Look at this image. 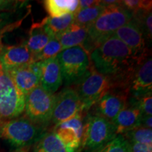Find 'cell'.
<instances>
[{"label":"cell","mask_w":152,"mask_h":152,"mask_svg":"<svg viewBox=\"0 0 152 152\" xmlns=\"http://www.w3.org/2000/svg\"><path fill=\"white\" fill-rule=\"evenodd\" d=\"M77 85L75 91L80 99L83 111L91 109L104 94L113 88L111 80L98 73L92 65Z\"/></svg>","instance_id":"obj_7"},{"label":"cell","mask_w":152,"mask_h":152,"mask_svg":"<svg viewBox=\"0 0 152 152\" xmlns=\"http://www.w3.org/2000/svg\"><path fill=\"white\" fill-rule=\"evenodd\" d=\"M44 20V27L47 33L52 38H56L74 23V14L52 18L47 17Z\"/></svg>","instance_id":"obj_21"},{"label":"cell","mask_w":152,"mask_h":152,"mask_svg":"<svg viewBox=\"0 0 152 152\" xmlns=\"http://www.w3.org/2000/svg\"><path fill=\"white\" fill-rule=\"evenodd\" d=\"M9 18L5 14H0V33L7 26V21Z\"/></svg>","instance_id":"obj_32"},{"label":"cell","mask_w":152,"mask_h":152,"mask_svg":"<svg viewBox=\"0 0 152 152\" xmlns=\"http://www.w3.org/2000/svg\"><path fill=\"white\" fill-rule=\"evenodd\" d=\"M112 35L122 41L140 61L148 56L147 39L141 28L133 18L128 23L114 32Z\"/></svg>","instance_id":"obj_10"},{"label":"cell","mask_w":152,"mask_h":152,"mask_svg":"<svg viewBox=\"0 0 152 152\" xmlns=\"http://www.w3.org/2000/svg\"><path fill=\"white\" fill-rule=\"evenodd\" d=\"M62 83L61 72L57 56L40 61V85L44 90L54 94Z\"/></svg>","instance_id":"obj_15"},{"label":"cell","mask_w":152,"mask_h":152,"mask_svg":"<svg viewBox=\"0 0 152 152\" xmlns=\"http://www.w3.org/2000/svg\"><path fill=\"white\" fill-rule=\"evenodd\" d=\"M56 95L47 92L39 85L26 96L25 110L28 118L42 127L52 120Z\"/></svg>","instance_id":"obj_8"},{"label":"cell","mask_w":152,"mask_h":152,"mask_svg":"<svg viewBox=\"0 0 152 152\" xmlns=\"http://www.w3.org/2000/svg\"><path fill=\"white\" fill-rule=\"evenodd\" d=\"M33 61V55L26 44L7 46L0 51V64L4 69L21 67Z\"/></svg>","instance_id":"obj_14"},{"label":"cell","mask_w":152,"mask_h":152,"mask_svg":"<svg viewBox=\"0 0 152 152\" xmlns=\"http://www.w3.org/2000/svg\"><path fill=\"white\" fill-rule=\"evenodd\" d=\"M128 94L123 89L112 88L94 105L96 114L113 123L119 112L128 105Z\"/></svg>","instance_id":"obj_11"},{"label":"cell","mask_w":152,"mask_h":152,"mask_svg":"<svg viewBox=\"0 0 152 152\" xmlns=\"http://www.w3.org/2000/svg\"><path fill=\"white\" fill-rule=\"evenodd\" d=\"M122 4L125 9H128L132 14L139 11H151V1L143 0H125L121 1Z\"/></svg>","instance_id":"obj_28"},{"label":"cell","mask_w":152,"mask_h":152,"mask_svg":"<svg viewBox=\"0 0 152 152\" xmlns=\"http://www.w3.org/2000/svg\"><path fill=\"white\" fill-rule=\"evenodd\" d=\"M34 152H68L54 132L45 133L37 142Z\"/></svg>","instance_id":"obj_22"},{"label":"cell","mask_w":152,"mask_h":152,"mask_svg":"<svg viewBox=\"0 0 152 152\" xmlns=\"http://www.w3.org/2000/svg\"><path fill=\"white\" fill-rule=\"evenodd\" d=\"M68 152H75L81 145L82 135L70 127L56 125L54 132Z\"/></svg>","instance_id":"obj_20"},{"label":"cell","mask_w":152,"mask_h":152,"mask_svg":"<svg viewBox=\"0 0 152 152\" xmlns=\"http://www.w3.org/2000/svg\"><path fill=\"white\" fill-rule=\"evenodd\" d=\"M96 152H131L130 143L122 134H118Z\"/></svg>","instance_id":"obj_26"},{"label":"cell","mask_w":152,"mask_h":152,"mask_svg":"<svg viewBox=\"0 0 152 152\" xmlns=\"http://www.w3.org/2000/svg\"><path fill=\"white\" fill-rule=\"evenodd\" d=\"M129 142L152 144L151 129L139 126L122 134Z\"/></svg>","instance_id":"obj_24"},{"label":"cell","mask_w":152,"mask_h":152,"mask_svg":"<svg viewBox=\"0 0 152 152\" xmlns=\"http://www.w3.org/2000/svg\"><path fill=\"white\" fill-rule=\"evenodd\" d=\"M104 7L100 4L90 8L77 10L74 14V23L83 27L88 28L99 16Z\"/></svg>","instance_id":"obj_23"},{"label":"cell","mask_w":152,"mask_h":152,"mask_svg":"<svg viewBox=\"0 0 152 152\" xmlns=\"http://www.w3.org/2000/svg\"><path fill=\"white\" fill-rule=\"evenodd\" d=\"M44 134L42 127L26 118H14L0 123V137L17 147L35 144Z\"/></svg>","instance_id":"obj_4"},{"label":"cell","mask_w":152,"mask_h":152,"mask_svg":"<svg viewBox=\"0 0 152 152\" xmlns=\"http://www.w3.org/2000/svg\"><path fill=\"white\" fill-rule=\"evenodd\" d=\"M16 152H24V151H16Z\"/></svg>","instance_id":"obj_33"},{"label":"cell","mask_w":152,"mask_h":152,"mask_svg":"<svg viewBox=\"0 0 152 152\" xmlns=\"http://www.w3.org/2000/svg\"><path fill=\"white\" fill-rule=\"evenodd\" d=\"M132 18V12L123 7L121 1L104 7L97 18L87 28L88 40L83 48L90 54L101 42L111 36Z\"/></svg>","instance_id":"obj_2"},{"label":"cell","mask_w":152,"mask_h":152,"mask_svg":"<svg viewBox=\"0 0 152 152\" xmlns=\"http://www.w3.org/2000/svg\"><path fill=\"white\" fill-rule=\"evenodd\" d=\"M83 112V104L75 89H64L56 95V101L52 120L53 123L58 125L73 118Z\"/></svg>","instance_id":"obj_9"},{"label":"cell","mask_w":152,"mask_h":152,"mask_svg":"<svg viewBox=\"0 0 152 152\" xmlns=\"http://www.w3.org/2000/svg\"><path fill=\"white\" fill-rule=\"evenodd\" d=\"M6 71L17 88L26 96L40 85V61L33 62L21 67L6 70Z\"/></svg>","instance_id":"obj_12"},{"label":"cell","mask_w":152,"mask_h":152,"mask_svg":"<svg viewBox=\"0 0 152 152\" xmlns=\"http://www.w3.org/2000/svg\"><path fill=\"white\" fill-rule=\"evenodd\" d=\"M52 38L45 30L44 20H42L41 22L32 25L26 45L34 57L40 52Z\"/></svg>","instance_id":"obj_18"},{"label":"cell","mask_w":152,"mask_h":152,"mask_svg":"<svg viewBox=\"0 0 152 152\" xmlns=\"http://www.w3.org/2000/svg\"><path fill=\"white\" fill-rule=\"evenodd\" d=\"M62 51L61 44L56 38L53 37L42 50L33 57L34 62L43 61L57 56Z\"/></svg>","instance_id":"obj_25"},{"label":"cell","mask_w":152,"mask_h":152,"mask_svg":"<svg viewBox=\"0 0 152 152\" xmlns=\"http://www.w3.org/2000/svg\"><path fill=\"white\" fill-rule=\"evenodd\" d=\"M131 97H137L152 92V60L146 57L137 66L128 87Z\"/></svg>","instance_id":"obj_13"},{"label":"cell","mask_w":152,"mask_h":152,"mask_svg":"<svg viewBox=\"0 0 152 152\" xmlns=\"http://www.w3.org/2000/svg\"><path fill=\"white\" fill-rule=\"evenodd\" d=\"M56 39L60 42L62 50L77 46L84 47L88 40L87 28L73 23Z\"/></svg>","instance_id":"obj_17"},{"label":"cell","mask_w":152,"mask_h":152,"mask_svg":"<svg viewBox=\"0 0 152 152\" xmlns=\"http://www.w3.org/2000/svg\"><path fill=\"white\" fill-rule=\"evenodd\" d=\"M57 58L63 82L67 86L77 84L92 66L90 54L81 46L64 49L57 55Z\"/></svg>","instance_id":"obj_3"},{"label":"cell","mask_w":152,"mask_h":152,"mask_svg":"<svg viewBox=\"0 0 152 152\" xmlns=\"http://www.w3.org/2000/svg\"><path fill=\"white\" fill-rule=\"evenodd\" d=\"M130 104L137 106L142 113V116H151L152 96L151 93L144 94L137 97H131Z\"/></svg>","instance_id":"obj_27"},{"label":"cell","mask_w":152,"mask_h":152,"mask_svg":"<svg viewBox=\"0 0 152 152\" xmlns=\"http://www.w3.org/2000/svg\"><path fill=\"white\" fill-rule=\"evenodd\" d=\"M26 95L23 94L0 64V120H11L23 113Z\"/></svg>","instance_id":"obj_6"},{"label":"cell","mask_w":152,"mask_h":152,"mask_svg":"<svg viewBox=\"0 0 152 152\" xmlns=\"http://www.w3.org/2000/svg\"><path fill=\"white\" fill-rule=\"evenodd\" d=\"M131 152H152V144L129 142Z\"/></svg>","instance_id":"obj_29"},{"label":"cell","mask_w":152,"mask_h":152,"mask_svg":"<svg viewBox=\"0 0 152 152\" xmlns=\"http://www.w3.org/2000/svg\"><path fill=\"white\" fill-rule=\"evenodd\" d=\"M151 116H142L141 122H140V126L143 127V128L151 129Z\"/></svg>","instance_id":"obj_31"},{"label":"cell","mask_w":152,"mask_h":152,"mask_svg":"<svg viewBox=\"0 0 152 152\" xmlns=\"http://www.w3.org/2000/svg\"><path fill=\"white\" fill-rule=\"evenodd\" d=\"M95 70L108 77L113 88L128 90V84L140 62L122 41L111 35L101 42L90 53Z\"/></svg>","instance_id":"obj_1"},{"label":"cell","mask_w":152,"mask_h":152,"mask_svg":"<svg viewBox=\"0 0 152 152\" xmlns=\"http://www.w3.org/2000/svg\"><path fill=\"white\" fill-rule=\"evenodd\" d=\"M100 2L101 1H95V0H80V1H79V6L77 10L96 7V6L99 5Z\"/></svg>","instance_id":"obj_30"},{"label":"cell","mask_w":152,"mask_h":152,"mask_svg":"<svg viewBox=\"0 0 152 152\" xmlns=\"http://www.w3.org/2000/svg\"><path fill=\"white\" fill-rule=\"evenodd\" d=\"M142 113L137 106L134 104L127 105L120 111L113 121L115 128V134H123L132 129L140 126Z\"/></svg>","instance_id":"obj_16"},{"label":"cell","mask_w":152,"mask_h":152,"mask_svg":"<svg viewBox=\"0 0 152 152\" xmlns=\"http://www.w3.org/2000/svg\"><path fill=\"white\" fill-rule=\"evenodd\" d=\"M116 136L113 123L97 114L90 115L84 124L81 144L87 152H96Z\"/></svg>","instance_id":"obj_5"},{"label":"cell","mask_w":152,"mask_h":152,"mask_svg":"<svg viewBox=\"0 0 152 152\" xmlns=\"http://www.w3.org/2000/svg\"><path fill=\"white\" fill-rule=\"evenodd\" d=\"M45 8L49 17L56 18L64 15L75 14L78 9V0H46Z\"/></svg>","instance_id":"obj_19"}]
</instances>
